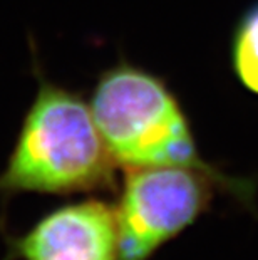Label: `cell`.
I'll return each instance as SVG.
<instances>
[{
	"mask_svg": "<svg viewBox=\"0 0 258 260\" xmlns=\"http://www.w3.org/2000/svg\"><path fill=\"white\" fill-rule=\"evenodd\" d=\"M116 167L89 104L42 79L0 173V197H72L114 190Z\"/></svg>",
	"mask_w": 258,
	"mask_h": 260,
	"instance_id": "cell-1",
	"label": "cell"
},
{
	"mask_svg": "<svg viewBox=\"0 0 258 260\" xmlns=\"http://www.w3.org/2000/svg\"><path fill=\"white\" fill-rule=\"evenodd\" d=\"M89 108L109 154L123 170L206 165L178 99L148 71L126 62L107 69L96 82Z\"/></svg>",
	"mask_w": 258,
	"mask_h": 260,
	"instance_id": "cell-2",
	"label": "cell"
},
{
	"mask_svg": "<svg viewBox=\"0 0 258 260\" xmlns=\"http://www.w3.org/2000/svg\"><path fill=\"white\" fill-rule=\"evenodd\" d=\"M243 186L210 165L124 168L118 202V260H151L210 208L215 186Z\"/></svg>",
	"mask_w": 258,
	"mask_h": 260,
	"instance_id": "cell-3",
	"label": "cell"
},
{
	"mask_svg": "<svg viewBox=\"0 0 258 260\" xmlns=\"http://www.w3.org/2000/svg\"><path fill=\"white\" fill-rule=\"evenodd\" d=\"M4 260H118L114 205L86 198L59 207L9 237Z\"/></svg>",
	"mask_w": 258,
	"mask_h": 260,
	"instance_id": "cell-4",
	"label": "cell"
},
{
	"mask_svg": "<svg viewBox=\"0 0 258 260\" xmlns=\"http://www.w3.org/2000/svg\"><path fill=\"white\" fill-rule=\"evenodd\" d=\"M232 59L241 84L258 94V4L240 20L233 37Z\"/></svg>",
	"mask_w": 258,
	"mask_h": 260,
	"instance_id": "cell-5",
	"label": "cell"
}]
</instances>
